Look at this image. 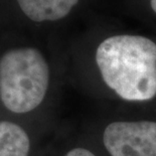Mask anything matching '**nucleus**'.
Listing matches in <instances>:
<instances>
[{
    "label": "nucleus",
    "instance_id": "nucleus-2",
    "mask_svg": "<svg viewBox=\"0 0 156 156\" xmlns=\"http://www.w3.org/2000/svg\"><path fill=\"white\" fill-rule=\"evenodd\" d=\"M51 85V67L38 48L16 46L0 55V100L9 112L27 115L36 111Z\"/></svg>",
    "mask_w": 156,
    "mask_h": 156
},
{
    "label": "nucleus",
    "instance_id": "nucleus-4",
    "mask_svg": "<svg viewBox=\"0 0 156 156\" xmlns=\"http://www.w3.org/2000/svg\"><path fill=\"white\" fill-rule=\"evenodd\" d=\"M79 0H16L19 9L29 20L54 22L65 18Z\"/></svg>",
    "mask_w": 156,
    "mask_h": 156
},
{
    "label": "nucleus",
    "instance_id": "nucleus-3",
    "mask_svg": "<svg viewBox=\"0 0 156 156\" xmlns=\"http://www.w3.org/2000/svg\"><path fill=\"white\" fill-rule=\"evenodd\" d=\"M123 108L94 122L88 138L104 156H156V104Z\"/></svg>",
    "mask_w": 156,
    "mask_h": 156
},
{
    "label": "nucleus",
    "instance_id": "nucleus-6",
    "mask_svg": "<svg viewBox=\"0 0 156 156\" xmlns=\"http://www.w3.org/2000/svg\"><path fill=\"white\" fill-rule=\"evenodd\" d=\"M62 156H104L95 144L87 137L86 140L73 145Z\"/></svg>",
    "mask_w": 156,
    "mask_h": 156
},
{
    "label": "nucleus",
    "instance_id": "nucleus-7",
    "mask_svg": "<svg viewBox=\"0 0 156 156\" xmlns=\"http://www.w3.org/2000/svg\"><path fill=\"white\" fill-rule=\"evenodd\" d=\"M150 5H151V8L152 10H153L155 13H156V0H151L150 2Z\"/></svg>",
    "mask_w": 156,
    "mask_h": 156
},
{
    "label": "nucleus",
    "instance_id": "nucleus-5",
    "mask_svg": "<svg viewBox=\"0 0 156 156\" xmlns=\"http://www.w3.org/2000/svg\"><path fill=\"white\" fill-rule=\"evenodd\" d=\"M31 139L18 123L0 121V156H29Z\"/></svg>",
    "mask_w": 156,
    "mask_h": 156
},
{
    "label": "nucleus",
    "instance_id": "nucleus-1",
    "mask_svg": "<svg viewBox=\"0 0 156 156\" xmlns=\"http://www.w3.org/2000/svg\"><path fill=\"white\" fill-rule=\"evenodd\" d=\"M99 89L93 95L124 107L156 104V42L139 34H115L95 52Z\"/></svg>",
    "mask_w": 156,
    "mask_h": 156
}]
</instances>
